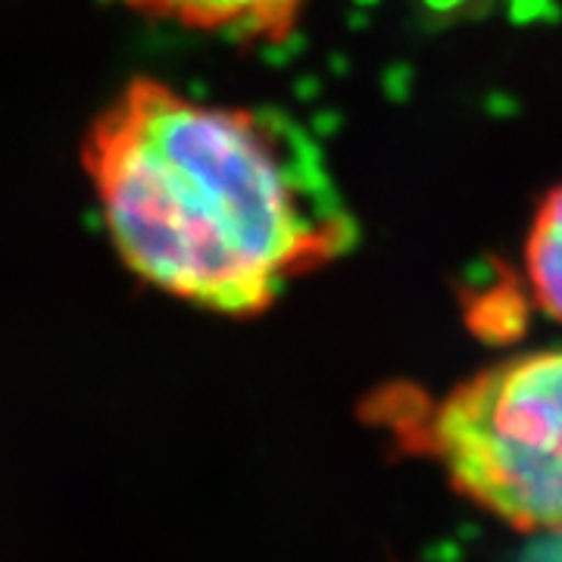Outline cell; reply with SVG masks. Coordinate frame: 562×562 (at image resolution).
I'll return each instance as SVG.
<instances>
[{
  "instance_id": "6da1fadb",
  "label": "cell",
  "mask_w": 562,
  "mask_h": 562,
  "mask_svg": "<svg viewBox=\"0 0 562 562\" xmlns=\"http://www.w3.org/2000/svg\"><path fill=\"white\" fill-rule=\"evenodd\" d=\"M125 266L179 301L254 316L357 238L319 147L279 113L135 79L81 147Z\"/></svg>"
},
{
  "instance_id": "7a4b0ae2",
  "label": "cell",
  "mask_w": 562,
  "mask_h": 562,
  "mask_svg": "<svg viewBox=\"0 0 562 562\" xmlns=\"http://www.w3.org/2000/svg\"><path fill=\"white\" fill-rule=\"evenodd\" d=\"M375 419L487 513L562 535V350L497 362L443 397L397 384Z\"/></svg>"
},
{
  "instance_id": "3957f363",
  "label": "cell",
  "mask_w": 562,
  "mask_h": 562,
  "mask_svg": "<svg viewBox=\"0 0 562 562\" xmlns=\"http://www.w3.org/2000/svg\"><path fill=\"white\" fill-rule=\"evenodd\" d=\"M144 16L241 41H284L310 0H125Z\"/></svg>"
},
{
  "instance_id": "277c9868",
  "label": "cell",
  "mask_w": 562,
  "mask_h": 562,
  "mask_svg": "<svg viewBox=\"0 0 562 562\" xmlns=\"http://www.w3.org/2000/svg\"><path fill=\"white\" fill-rule=\"evenodd\" d=\"M525 272L538 306L550 319L562 322V184L550 191L531 222L525 244Z\"/></svg>"
},
{
  "instance_id": "5b68a950",
  "label": "cell",
  "mask_w": 562,
  "mask_h": 562,
  "mask_svg": "<svg viewBox=\"0 0 562 562\" xmlns=\"http://www.w3.org/2000/svg\"><path fill=\"white\" fill-rule=\"evenodd\" d=\"M535 562H562V541L550 543V547H547Z\"/></svg>"
}]
</instances>
